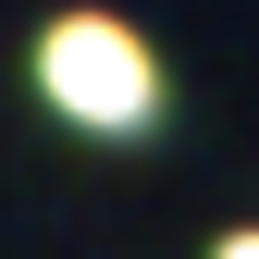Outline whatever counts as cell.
<instances>
[{
	"label": "cell",
	"instance_id": "obj_1",
	"mask_svg": "<svg viewBox=\"0 0 259 259\" xmlns=\"http://www.w3.org/2000/svg\"><path fill=\"white\" fill-rule=\"evenodd\" d=\"M37 99L87 136H148L160 123V50L123 13H50L37 25Z\"/></svg>",
	"mask_w": 259,
	"mask_h": 259
},
{
	"label": "cell",
	"instance_id": "obj_2",
	"mask_svg": "<svg viewBox=\"0 0 259 259\" xmlns=\"http://www.w3.org/2000/svg\"><path fill=\"white\" fill-rule=\"evenodd\" d=\"M210 259H259V235H222V247H210Z\"/></svg>",
	"mask_w": 259,
	"mask_h": 259
}]
</instances>
